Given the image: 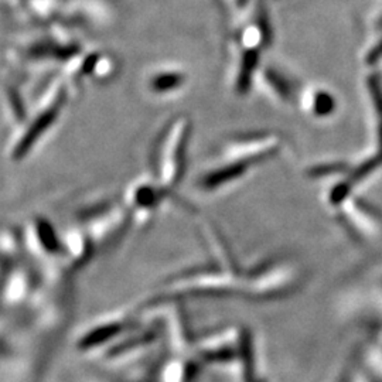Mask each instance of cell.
<instances>
[{"label":"cell","instance_id":"6da1fadb","mask_svg":"<svg viewBox=\"0 0 382 382\" xmlns=\"http://www.w3.org/2000/svg\"><path fill=\"white\" fill-rule=\"evenodd\" d=\"M186 121H179L176 126L170 128L163 142L160 145V151L158 152V169L160 173V180L166 186V191L178 185L180 180L182 162L185 155V143H186Z\"/></svg>","mask_w":382,"mask_h":382},{"label":"cell","instance_id":"7a4b0ae2","mask_svg":"<svg viewBox=\"0 0 382 382\" xmlns=\"http://www.w3.org/2000/svg\"><path fill=\"white\" fill-rule=\"evenodd\" d=\"M186 81V77L179 71H162L155 74L151 81V89L158 94H168L178 91Z\"/></svg>","mask_w":382,"mask_h":382},{"label":"cell","instance_id":"3957f363","mask_svg":"<svg viewBox=\"0 0 382 382\" xmlns=\"http://www.w3.org/2000/svg\"><path fill=\"white\" fill-rule=\"evenodd\" d=\"M306 99V108L309 109L307 112L316 115V116H327L334 112L336 109V101L333 95L327 91H316V92H309Z\"/></svg>","mask_w":382,"mask_h":382},{"label":"cell","instance_id":"277c9868","mask_svg":"<svg viewBox=\"0 0 382 382\" xmlns=\"http://www.w3.org/2000/svg\"><path fill=\"white\" fill-rule=\"evenodd\" d=\"M369 88L373 98L376 115H377V128H378V152L377 158L382 163V80L378 74H373L369 78Z\"/></svg>","mask_w":382,"mask_h":382},{"label":"cell","instance_id":"5b68a950","mask_svg":"<svg viewBox=\"0 0 382 382\" xmlns=\"http://www.w3.org/2000/svg\"><path fill=\"white\" fill-rule=\"evenodd\" d=\"M381 27H382V17H381Z\"/></svg>","mask_w":382,"mask_h":382}]
</instances>
